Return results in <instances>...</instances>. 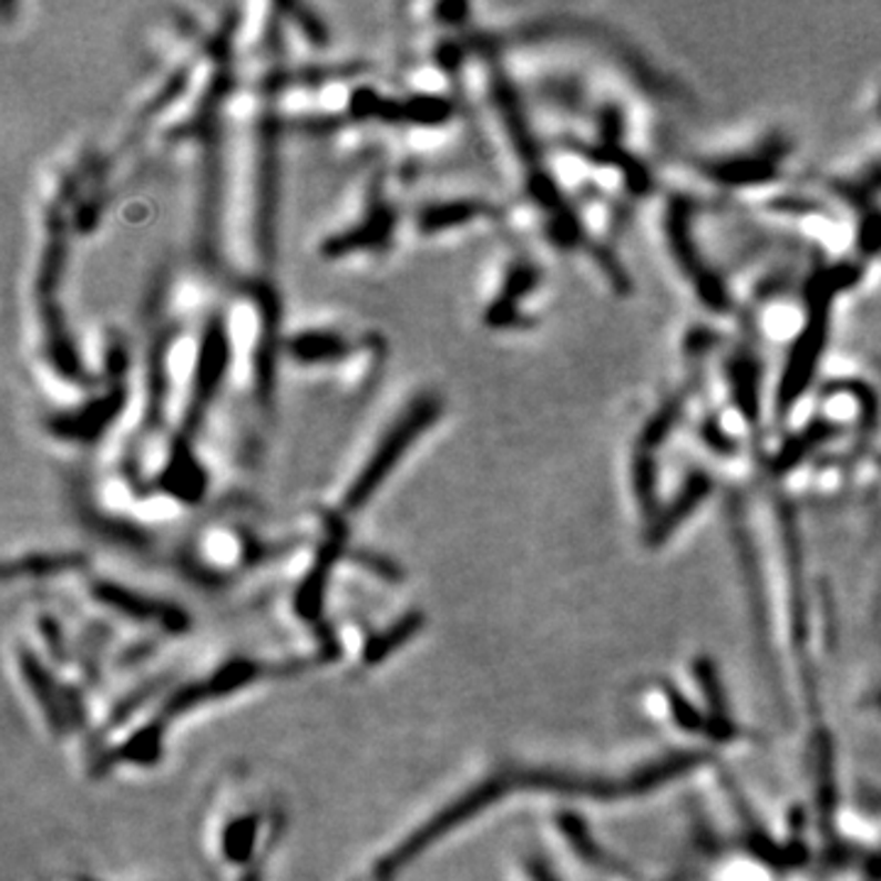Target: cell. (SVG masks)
Listing matches in <instances>:
<instances>
[{
    "label": "cell",
    "mask_w": 881,
    "mask_h": 881,
    "mask_svg": "<svg viewBox=\"0 0 881 881\" xmlns=\"http://www.w3.org/2000/svg\"><path fill=\"white\" fill-rule=\"evenodd\" d=\"M433 417V407H419V409H414L411 411V414L402 421V424H399L390 437H387L385 441H382V445H380V451H378V455L372 458L370 461V465L366 468V473L360 475V480L356 485H352V490H350V498H348V504H360L362 500H366L370 492L375 490V485L380 483V480L385 478V473L387 470H390V465H395L397 463V458L402 455V451L407 449V443L417 437V433L427 427V421Z\"/></svg>",
    "instance_id": "obj_1"
}]
</instances>
